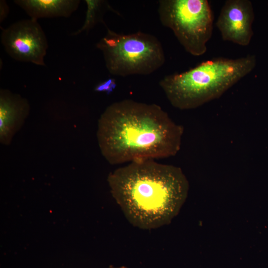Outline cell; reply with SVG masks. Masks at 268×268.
Listing matches in <instances>:
<instances>
[{
	"label": "cell",
	"instance_id": "cell-9",
	"mask_svg": "<svg viewBox=\"0 0 268 268\" xmlns=\"http://www.w3.org/2000/svg\"><path fill=\"white\" fill-rule=\"evenodd\" d=\"M30 17L40 18L63 17L67 18L75 12L80 3L79 0H15Z\"/></svg>",
	"mask_w": 268,
	"mask_h": 268
},
{
	"label": "cell",
	"instance_id": "cell-13",
	"mask_svg": "<svg viewBox=\"0 0 268 268\" xmlns=\"http://www.w3.org/2000/svg\"><path fill=\"white\" fill-rule=\"evenodd\" d=\"M108 268H128L126 266H119V267H116V266H113V265H110V266H109L108 267Z\"/></svg>",
	"mask_w": 268,
	"mask_h": 268
},
{
	"label": "cell",
	"instance_id": "cell-5",
	"mask_svg": "<svg viewBox=\"0 0 268 268\" xmlns=\"http://www.w3.org/2000/svg\"><path fill=\"white\" fill-rule=\"evenodd\" d=\"M158 13L162 25L173 31L188 53L200 56L206 52L213 24L207 0H160Z\"/></svg>",
	"mask_w": 268,
	"mask_h": 268
},
{
	"label": "cell",
	"instance_id": "cell-10",
	"mask_svg": "<svg viewBox=\"0 0 268 268\" xmlns=\"http://www.w3.org/2000/svg\"><path fill=\"white\" fill-rule=\"evenodd\" d=\"M87 9L85 20L82 26L78 30L71 33V36H77L81 33L86 32L87 34L97 24L102 23L106 26L103 17L107 11H114L109 2L104 0H85Z\"/></svg>",
	"mask_w": 268,
	"mask_h": 268
},
{
	"label": "cell",
	"instance_id": "cell-3",
	"mask_svg": "<svg viewBox=\"0 0 268 268\" xmlns=\"http://www.w3.org/2000/svg\"><path fill=\"white\" fill-rule=\"evenodd\" d=\"M256 58H213L181 73L165 76L159 82L175 108L191 110L218 99L255 67Z\"/></svg>",
	"mask_w": 268,
	"mask_h": 268
},
{
	"label": "cell",
	"instance_id": "cell-6",
	"mask_svg": "<svg viewBox=\"0 0 268 268\" xmlns=\"http://www.w3.org/2000/svg\"><path fill=\"white\" fill-rule=\"evenodd\" d=\"M1 29L0 41L9 57L18 62L45 66L48 43L37 20L22 19Z\"/></svg>",
	"mask_w": 268,
	"mask_h": 268
},
{
	"label": "cell",
	"instance_id": "cell-4",
	"mask_svg": "<svg viewBox=\"0 0 268 268\" xmlns=\"http://www.w3.org/2000/svg\"><path fill=\"white\" fill-rule=\"evenodd\" d=\"M106 28V35L96 47L102 52L110 74L123 77L149 75L164 64V49L155 36L140 31L119 33Z\"/></svg>",
	"mask_w": 268,
	"mask_h": 268
},
{
	"label": "cell",
	"instance_id": "cell-8",
	"mask_svg": "<svg viewBox=\"0 0 268 268\" xmlns=\"http://www.w3.org/2000/svg\"><path fill=\"white\" fill-rule=\"evenodd\" d=\"M30 110L28 100L7 89L0 90V141L10 144L15 134L18 131Z\"/></svg>",
	"mask_w": 268,
	"mask_h": 268
},
{
	"label": "cell",
	"instance_id": "cell-12",
	"mask_svg": "<svg viewBox=\"0 0 268 268\" xmlns=\"http://www.w3.org/2000/svg\"><path fill=\"white\" fill-rule=\"evenodd\" d=\"M9 13V7L4 0H0V23H1L7 18Z\"/></svg>",
	"mask_w": 268,
	"mask_h": 268
},
{
	"label": "cell",
	"instance_id": "cell-1",
	"mask_svg": "<svg viewBox=\"0 0 268 268\" xmlns=\"http://www.w3.org/2000/svg\"><path fill=\"white\" fill-rule=\"evenodd\" d=\"M184 128L159 105L125 99L108 106L98 123L101 152L111 164L168 158L181 148Z\"/></svg>",
	"mask_w": 268,
	"mask_h": 268
},
{
	"label": "cell",
	"instance_id": "cell-11",
	"mask_svg": "<svg viewBox=\"0 0 268 268\" xmlns=\"http://www.w3.org/2000/svg\"><path fill=\"white\" fill-rule=\"evenodd\" d=\"M117 87L116 80L109 78L98 83L94 87V91L97 92H104L109 95L112 93Z\"/></svg>",
	"mask_w": 268,
	"mask_h": 268
},
{
	"label": "cell",
	"instance_id": "cell-2",
	"mask_svg": "<svg viewBox=\"0 0 268 268\" xmlns=\"http://www.w3.org/2000/svg\"><path fill=\"white\" fill-rule=\"evenodd\" d=\"M111 194L133 226L152 229L169 224L179 213L189 190L179 167L138 160L110 173Z\"/></svg>",
	"mask_w": 268,
	"mask_h": 268
},
{
	"label": "cell",
	"instance_id": "cell-7",
	"mask_svg": "<svg viewBox=\"0 0 268 268\" xmlns=\"http://www.w3.org/2000/svg\"><path fill=\"white\" fill-rule=\"evenodd\" d=\"M255 18L252 3L249 0H227L223 4L216 26L224 41L248 46L253 35Z\"/></svg>",
	"mask_w": 268,
	"mask_h": 268
}]
</instances>
